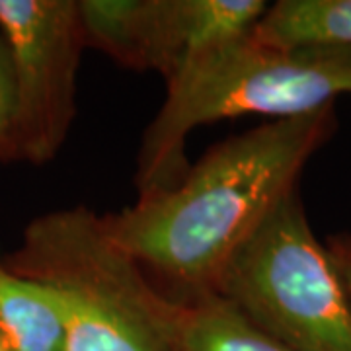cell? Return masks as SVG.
<instances>
[{
	"instance_id": "obj_1",
	"label": "cell",
	"mask_w": 351,
	"mask_h": 351,
	"mask_svg": "<svg viewBox=\"0 0 351 351\" xmlns=\"http://www.w3.org/2000/svg\"><path fill=\"white\" fill-rule=\"evenodd\" d=\"M334 129V106L274 119L213 145L168 191L101 215L106 232L170 301L215 297L226 263L297 189V178Z\"/></svg>"
},
{
	"instance_id": "obj_2",
	"label": "cell",
	"mask_w": 351,
	"mask_h": 351,
	"mask_svg": "<svg viewBox=\"0 0 351 351\" xmlns=\"http://www.w3.org/2000/svg\"><path fill=\"white\" fill-rule=\"evenodd\" d=\"M351 94V47H274L237 39L201 55L166 84L137 156L138 197L178 186L188 174L186 141L195 127L240 115L297 117Z\"/></svg>"
},
{
	"instance_id": "obj_3",
	"label": "cell",
	"mask_w": 351,
	"mask_h": 351,
	"mask_svg": "<svg viewBox=\"0 0 351 351\" xmlns=\"http://www.w3.org/2000/svg\"><path fill=\"white\" fill-rule=\"evenodd\" d=\"M4 263L59 297L63 351H186V306L152 285L88 207L39 215Z\"/></svg>"
},
{
	"instance_id": "obj_4",
	"label": "cell",
	"mask_w": 351,
	"mask_h": 351,
	"mask_svg": "<svg viewBox=\"0 0 351 351\" xmlns=\"http://www.w3.org/2000/svg\"><path fill=\"white\" fill-rule=\"evenodd\" d=\"M215 297L289 351H351L348 293L297 189L230 258Z\"/></svg>"
},
{
	"instance_id": "obj_5",
	"label": "cell",
	"mask_w": 351,
	"mask_h": 351,
	"mask_svg": "<svg viewBox=\"0 0 351 351\" xmlns=\"http://www.w3.org/2000/svg\"><path fill=\"white\" fill-rule=\"evenodd\" d=\"M0 34L16 84L18 162H51L76 115V75L86 49L78 0H0Z\"/></svg>"
},
{
	"instance_id": "obj_6",
	"label": "cell",
	"mask_w": 351,
	"mask_h": 351,
	"mask_svg": "<svg viewBox=\"0 0 351 351\" xmlns=\"http://www.w3.org/2000/svg\"><path fill=\"white\" fill-rule=\"evenodd\" d=\"M263 0H80L86 47L172 82L209 51L250 36Z\"/></svg>"
},
{
	"instance_id": "obj_7",
	"label": "cell",
	"mask_w": 351,
	"mask_h": 351,
	"mask_svg": "<svg viewBox=\"0 0 351 351\" xmlns=\"http://www.w3.org/2000/svg\"><path fill=\"white\" fill-rule=\"evenodd\" d=\"M0 334L8 351H63L64 320L49 287L14 274L0 254Z\"/></svg>"
},
{
	"instance_id": "obj_8",
	"label": "cell",
	"mask_w": 351,
	"mask_h": 351,
	"mask_svg": "<svg viewBox=\"0 0 351 351\" xmlns=\"http://www.w3.org/2000/svg\"><path fill=\"white\" fill-rule=\"evenodd\" d=\"M252 38L274 47H351V0H279L267 6Z\"/></svg>"
},
{
	"instance_id": "obj_9",
	"label": "cell",
	"mask_w": 351,
	"mask_h": 351,
	"mask_svg": "<svg viewBox=\"0 0 351 351\" xmlns=\"http://www.w3.org/2000/svg\"><path fill=\"white\" fill-rule=\"evenodd\" d=\"M182 336L186 351H289L217 297L186 306Z\"/></svg>"
},
{
	"instance_id": "obj_10",
	"label": "cell",
	"mask_w": 351,
	"mask_h": 351,
	"mask_svg": "<svg viewBox=\"0 0 351 351\" xmlns=\"http://www.w3.org/2000/svg\"><path fill=\"white\" fill-rule=\"evenodd\" d=\"M0 162H18L16 84L6 41L0 34Z\"/></svg>"
},
{
	"instance_id": "obj_11",
	"label": "cell",
	"mask_w": 351,
	"mask_h": 351,
	"mask_svg": "<svg viewBox=\"0 0 351 351\" xmlns=\"http://www.w3.org/2000/svg\"><path fill=\"white\" fill-rule=\"evenodd\" d=\"M326 246L351 304V234L336 237V239L330 240Z\"/></svg>"
},
{
	"instance_id": "obj_12",
	"label": "cell",
	"mask_w": 351,
	"mask_h": 351,
	"mask_svg": "<svg viewBox=\"0 0 351 351\" xmlns=\"http://www.w3.org/2000/svg\"><path fill=\"white\" fill-rule=\"evenodd\" d=\"M0 351H8V348H6V341H4V338H2V334H0Z\"/></svg>"
}]
</instances>
